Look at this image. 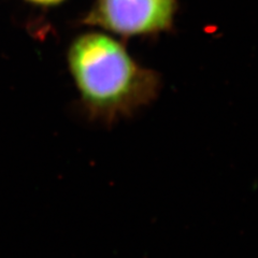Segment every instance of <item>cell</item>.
Segmentation results:
<instances>
[{"label": "cell", "instance_id": "1", "mask_svg": "<svg viewBox=\"0 0 258 258\" xmlns=\"http://www.w3.org/2000/svg\"><path fill=\"white\" fill-rule=\"evenodd\" d=\"M68 66L87 115L113 124L154 101L161 88L157 71L143 67L123 43L103 32L77 37Z\"/></svg>", "mask_w": 258, "mask_h": 258}, {"label": "cell", "instance_id": "2", "mask_svg": "<svg viewBox=\"0 0 258 258\" xmlns=\"http://www.w3.org/2000/svg\"><path fill=\"white\" fill-rule=\"evenodd\" d=\"M176 0H95L82 20L120 37L153 36L171 30Z\"/></svg>", "mask_w": 258, "mask_h": 258}, {"label": "cell", "instance_id": "3", "mask_svg": "<svg viewBox=\"0 0 258 258\" xmlns=\"http://www.w3.org/2000/svg\"><path fill=\"white\" fill-rule=\"evenodd\" d=\"M27 2L38 6H56L63 3L64 0H27Z\"/></svg>", "mask_w": 258, "mask_h": 258}]
</instances>
